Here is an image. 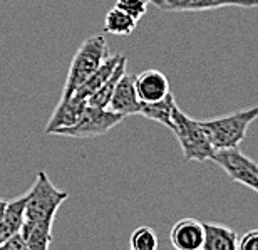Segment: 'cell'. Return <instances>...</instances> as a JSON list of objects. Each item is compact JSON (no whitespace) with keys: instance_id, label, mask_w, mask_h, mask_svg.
<instances>
[{"instance_id":"1","label":"cell","mask_w":258,"mask_h":250,"mask_svg":"<svg viewBox=\"0 0 258 250\" xmlns=\"http://www.w3.org/2000/svg\"><path fill=\"white\" fill-rule=\"evenodd\" d=\"M69 198L67 191L59 190L44 170L34 180L27 191L25 218L20 235L30 250H49L52 243V225L60 205Z\"/></svg>"},{"instance_id":"2","label":"cell","mask_w":258,"mask_h":250,"mask_svg":"<svg viewBox=\"0 0 258 250\" xmlns=\"http://www.w3.org/2000/svg\"><path fill=\"white\" fill-rule=\"evenodd\" d=\"M107 57H109V47H107V42L102 35L87 37L72 57L60 99H69L99 69Z\"/></svg>"},{"instance_id":"3","label":"cell","mask_w":258,"mask_h":250,"mask_svg":"<svg viewBox=\"0 0 258 250\" xmlns=\"http://www.w3.org/2000/svg\"><path fill=\"white\" fill-rule=\"evenodd\" d=\"M258 118V106L238 109L230 114L216 116L200 121L201 126L206 129L211 139V144L216 151L233 149L243 141L250 124Z\"/></svg>"},{"instance_id":"4","label":"cell","mask_w":258,"mask_h":250,"mask_svg":"<svg viewBox=\"0 0 258 250\" xmlns=\"http://www.w3.org/2000/svg\"><path fill=\"white\" fill-rule=\"evenodd\" d=\"M171 131L174 133L179 146H181L184 161H200V163H203V161L213 158V155L216 153L208 133L201 126V123L189 118L186 113H183L178 108V104L173 109Z\"/></svg>"},{"instance_id":"5","label":"cell","mask_w":258,"mask_h":250,"mask_svg":"<svg viewBox=\"0 0 258 250\" xmlns=\"http://www.w3.org/2000/svg\"><path fill=\"white\" fill-rule=\"evenodd\" d=\"M122 119H124V116L111 111V109L92 108L87 104L81 119L74 126L57 129L54 134H57V136H67V138H96L109 133Z\"/></svg>"},{"instance_id":"6","label":"cell","mask_w":258,"mask_h":250,"mask_svg":"<svg viewBox=\"0 0 258 250\" xmlns=\"http://www.w3.org/2000/svg\"><path fill=\"white\" fill-rule=\"evenodd\" d=\"M211 161H215L231 181L246 186L258 193V163L238 148L216 151Z\"/></svg>"},{"instance_id":"7","label":"cell","mask_w":258,"mask_h":250,"mask_svg":"<svg viewBox=\"0 0 258 250\" xmlns=\"http://www.w3.org/2000/svg\"><path fill=\"white\" fill-rule=\"evenodd\" d=\"M154 5L164 12H205L223 7L258 9V0H158Z\"/></svg>"},{"instance_id":"8","label":"cell","mask_w":258,"mask_h":250,"mask_svg":"<svg viewBox=\"0 0 258 250\" xmlns=\"http://www.w3.org/2000/svg\"><path fill=\"white\" fill-rule=\"evenodd\" d=\"M169 242L176 250H201L205 242V223L196 218H181L169 232Z\"/></svg>"},{"instance_id":"9","label":"cell","mask_w":258,"mask_h":250,"mask_svg":"<svg viewBox=\"0 0 258 250\" xmlns=\"http://www.w3.org/2000/svg\"><path fill=\"white\" fill-rule=\"evenodd\" d=\"M134 86L141 103H156L171 94L168 77L158 69H146L134 76Z\"/></svg>"},{"instance_id":"10","label":"cell","mask_w":258,"mask_h":250,"mask_svg":"<svg viewBox=\"0 0 258 250\" xmlns=\"http://www.w3.org/2000/svg\"><path fill=\"white\" fill-rule=\"evenodd\" d=\"M107 109H111V111L121 114V116H124V118L133 116V114H139L141 101H139V97H138L133 74H124L119 79Z\"/></svg>"},{"instance_id":"11","label":"cell","mask_w":258,"mask_h":250,"mask_svg":"<svg viewBox=\"0 0 258 250\" xmlns=\"http://www.w3.org/2000/svg\"><path fill=\"white\" fill-rule=\"evenodd\" d=\"M86 108H87V101L79 99L76 96H71L69 99H60L57 108L54 109L52 116L49 119L47 126H45V133L54 134L57 129L74 126L81 119Z\"/></svg>"},{"instance_id":"12","label":"cell","mask_w":258,"mask_h":250,"mask_svg":"<svg viewBox=\"0 0 258 250\" xmlns=\"http://www.w3.org/2000/svg\"><path fill=\"white\" fill-rule=\"evenodd\" d=\"M25 203H27V193L7 202L4 217L0 220V245L20 233L25 218Z\"/></svg>"},{"instance_id":"13","label":"cell","mask_w":258,"mask_h":250,"mask_svg":"<svg viewBox=\"0 0 258 250\" xmlns=\"http://www.w3.org/2000/svg\"><path fill=\"white\" fill-rule=\"evenodd\" d=\"M238 235L223 223H205V242L201 250H238Z\"/></svg>"},{"instance_id":"14","label":"cell","mask_w":258,"mask_h":250,"mask_svg":"<svg viewBox=\"0 0 258 250\" xmlns=\"http://www.w3.org/2000/svg\"><path fill=\"white\" fill-rule=\"evenodd\" d=\"M121 57H122V54H116V56H109V57H107V59L101 64L99 69H97L94 74H92L89 79H87L84 84H82L72 96L87 101V97H89L91 94H94L97 89H101V87L104 86L107 81H109V77L112 76V72L116 71L117 64H119Z\"/></svg>"},{"instance_id":"15","label":"cell","mask_w":258,"mask_h":250,"mask_svg":"<svg viewBox=\"0 0 258 250\" xmlns=\"http://www.w3.org/2000/svg\"><path fill=\"white\" fill-rule=\"evenodd\" d=\"M176 106L174 96L169 94L161 101L156 103H141V109H139V116L148 118L151 121L161 123L163 126L173 129V109Z\"/></svg>"},{"instance_id":"16","label":"cell","mask_w":258,"mask_h":250,"mask_svg":"<svg viewBox=\"0 0 258 250\" xmlns=\"http://www.w3.org/2000/svg\"><path fill=\"white\" fill-rule=\"evenodd\" d=\"M126 62H127L126 56H122L119 64H117V67H116V71L112 72V76L109 77V81H107L106 84L101 87V89H97L94 94H91L89 97H87V104H89V106L101 108V109L109 108L111 97H112V94H114V89H116L117 82H119L121 77L126 74Z\"/></svg>"},{"instance_id":"17","label":"cell","mask_w":258,"mask_h":250,"mask_svg":"<svg viewBox=\"0 0 258 250\" xmlns=\"http://www.w3.org/2000/svg\"><path fill=\"white\" fill-rule=\"evenodd\" d=\"M138 20H134L131 15L122 12L117 7H112L106 15L104 20V30L112 35H129L136 29Z\"/></svg>"},{"instance_id":"18","label":"cell","mask_w":258,"mask_h":250,"mask_svg":"<svg viewBox=\"0 0 258 250\" xmlns=\"http://www.w3.org/2000/svg\"><path fill=\"white\" fill-rule=\"evenodd\" d=\"M129 250H158V235L151 227L134 228L129 237Z\"/></svg>"},{"instance_id":"19","label":"cell","mask_w":258,"mask_h":250,"mask_svg":"<svg viewBox=\"0 0 258 250\" xmlns=\"http://www.w3.org/2000/svg\"><path fill=\"white\" fill-rule=\"evenodd\" d=\"M114 7H117L127 15H131L134 20H139L146 14L148 10V2L146 0H117Z\"/></svg>"},{"instance_id":"20","label":"cell","mask_w":258,"mask_h":250,"mask_svg":"<svg viewBox=\"0 0 258 250\" xmlns=\"http://www.w3.org/2000/svg\"><path fill=\"white\" fill-rule=\"evenodd\" d=\"M238 250H258V228L245 232L238 238Z\"/></svg>"},{"instance_id":"21","label":"cell","mask_w":258,"mask_h":250,"mask_svg":"<svg viewBox=\"0 0 258 250\" xmlns=\"http://www.w3.org/2000/svg\"><path fill=\"white\" fill-rule=\"evenodd\" d=\"M0 250H30V248L27 247V243H25L22 235L17 233V235H14L10 240L2 243V245H0Z\"/></svg>"},{"instance_id":"22","label":"cell","mask_w":258,"mask_h":250,"mask_svg":"<svg viewBox=\"0 0 258 250\" xmlns=\"http://www.w3.org/2000/svg\"><path fill=\"white\" fill-rule=\"evenodd\" d=\"M5 207H7V200L0 198V220H2L4 217V212H5Z\"/></svg>"},{"instance_id":"23","label":"cell","mask_w":258,"mask_h":250,"mask_svg":"<svg viewBox=\"0 0 258 250\" xmlns=\"http://www.w3.org/2000/svg\"><path fill=\"white\" fill-rule=\"evenodd\" d=\"M146 2H148V4H156L158 0H146Z\"/></svg>"}]
</instances>
